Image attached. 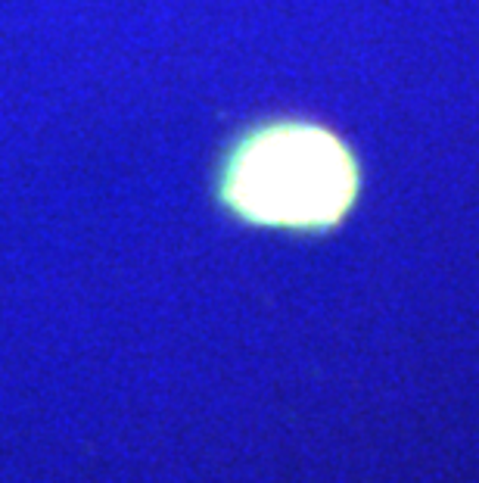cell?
I'll list each match as a JSON object with an SVG mask.
<instances>
[{
  "mask_svg": "<svg viewBox=\"0 0 479 483\" xmlns=\"http://www.w3.org/2000/svg\"><path fill=\"white\" fill-rule=\"evenodd\" d=\"M364 169L330 125L302 116L255 119L234 131L212 169V200L262 231L327 234L361 203Z\"/></svg>",
  "mask_w": 479,
  "mask_h": 483,
  "instance_id": "cell-1",
  "label": "cell"
}]
</instances>
